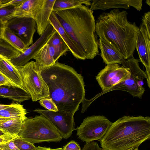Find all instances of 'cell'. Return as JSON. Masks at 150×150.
I'll use <instances>...</instances> for the list:
<instances>
[{
	"label": "cell",
	"mask_w": 150,
	"mask_h": 150,
	"mask_svg": "<svg viewBox=\"0 0 150 150\" xmlns=\"http://www.w3.org/2000/svg\"><path fill=\"white\" fill-rule=\"evenodd\" d=\"M40 69L48 88V98L52 100L58 110L74 114L85 99V85L82 75L72 67L57 61L53 65Z\"/></svg>",
	"instance_id": "1"
},
{
	"label": "cell",
	"mask_w": 150,
	"mask_h": 150,
	"mask_svg": "<svg viewBox=\"0 0 150 150\" xmlns=\"http://www.w3.org/2000/svg\"><path fill=\"white\" fill-rule=\"evenodd\" d=\"M53 11L85 60L93 59L98 54L93 11L85 5H81L71 9Z\"/></svg>",
	"instance_id": "2"
},
{
	"label": "cell",
	"mask_w": 150,
	"mask_h": 150,
	"mask_svg": "<svg viewBox=\"0 0 150 150\" xmlns=\"http://www.w3.org/2000/svg\"><path fill=\"white\" fill-rule=\"evenodd\" d=\"M128 13L118 8L100 15L96 23V34L114 46L125 59L133 55L139 28L127 20Z\"/></svg>",
	"instance_id": "3"
},
{
	"label": "cell",
	"mask_w": 150,
	"mask_h": 150,
	"mask_svg": "<svg viewBox=\"0 0 150 150\" xmlns=\"http://www.w3.org/2000/svg\"><path fill=\"white\" fill-rule=\"evenodd\" d=\"M150 138V117L124 116L112 123L100 141L103 150H138Z\"/></svg>",
	"instance_id": "4"
},
{
	"label": "cell",
	"mask_w": 150,
	"mask_h": 150,
	"mask_svg": "<svg viewBox=\"0 0 150 150\" xmlns=\"http://www.w3.org/2000/svg\"><path fill=\"white\" fill-rule=\"evenodd\" d=\"M139 62H140L139 59L134 58L133 55L126 59L122 66L129 69L131 74L129 78L108 89L102 91L90 99H85L82 102L83 108L86 110L93 102L100 96L113 91L127 92L133 97H137L141 99L145 91L143 86V80L145 78L147 79V77L146 72L140 67Z\"/></svg>",
	"instance_id": "5"
},
{
	"label": "cell",
	"mask_w": 150,
	"mask_h": 150,
	"mask_svg": "<svg viewBox=\"0 0 150 150\" xmlns=\"http://www.w3.org/2000/svg\"><path fill=\"white\" fill-rule=\"evenodd\" d=\"M18 136L34 144L43 142L60 141L62 138L54 125L47 118L40 115L26 117Z\"/></svg>",
	"instance_id": "6"
},
{
	"label": "cell",
	"mask_w": 150,
	"mask_h": 150,
	"mask_svg": "<svg viewBox=\"0 0 150 150\" xmlns=\"http://www.w3.org/2000/svg\"><path fill=\"white\" fill-rule=\"evenodd\" d=\"M16 67L21 75L23 88L30 95L33 101L49 97L48 87L41 74L39 66L35 62L31 61Z\"/></svg>",
	"instance_id": "7"
},
{
	"label": "cell",
	"mask_w": 150,
	"mask_h": 150,
	"mask_svg": "<svg viewBox=\"0 0 150 150\" xmlns=\"http://www.w3.org/2000/svg\"><path fill=\"white\" fill-rule=\"evenodd\" d=\"M112 123L103 115L88 116L76 129V135L82 141L86 143L100 141L105 135Z\"/></svg>",
	"instance_id": "8"
},
{
	"label": "cell",
	"mask_w": 150,
	"mask_h": 150,
	"mask_svg": "<svg viewBox=\"0 0 150 150\" xmlns=\"http://www.w3.org/2000/svg\"><path fill=\"white\" fill-rule=\"evenodd\" d=\"M33 111L39 113L48 120L59 133L62 139H67L75 130L74 114L58 110L53 112L37 108Z\"/></svg>",
	"instance_id": "9"
},
{
	"label": "cell",
	"mask_w": 150,
	"mask_h": 150,
	"mask_svg": "<svg viewBox=\"0 0 150 150\" xmlns=\"http://www.w3.org/2000/svg\"><path fill=\"white\" fill-rule=\"evenodd\" d=\"M129 69L118 64L106 65L96 76L102 91L112 87L130 76Z\"/></svg>",
	"instance_id": "10"
},
{
	"label": "cell",
	"mask_w": 150,
	"mask_h": 150,
	"mask_svg": "<svg viewBox=\"0 0 150 150\" xmlns=\"http://www.w3.org/2000/svg\"><path fill=\"white\" fill-rule=\"evenodd\" d=\"M6 27L18 36L27 47L33 44L36 29V22L33 18L15 17L6 22Z\"/></svg>",
	"instance_id": "11"
},
{
	"label": "cell",
	"mask_w": 150,
	"mask_h": 150,
	"mask_svg": "<svg viewBox=\"0 0 150 150\" xmlns=\"http://www.w3.org/2000/svg\"><path fill=\"white\" fill-rule=\"evenodd\" d=\"M56 31L50 24L43 33L33 44L17 57L9 59L10 62L17 67L25 65L30 60L33 59L40 49L47 42Z\"/></svg>",
	"instance_id": "12"
},
{
	"label": "cell",
	"mask_w": 150,
	"mask_h": 150,
	"mask_svg": "<svg viewBox=\"0 0 150 150\" xmlns=\"http://www.w3.org/2000/svg\"><path fill=\"white\" fill-rule=\"evenodd\" d=\"M150 36L145 27L141 24L139 28L136 40V48L141 62L145 67L147 85L150 87Z\"/></svg>",
	"instance_id": "13"
},
{
	"label": "cell",
	"mask_w": 150,
	"mask_h": 150,
	"mask_svg": "<svg viewBox=\"0 0 150 150\" xmlns=\"http://www.w3.org/2000/svg\"><path fill=\"white\" fill-rule=\"evenodd\" d=\"M92 1L90 8L92 11L105 10L113 8L128 9L130 6H132L140 11L142 6V0H93Z\"/></svg>",
	"instance_id": "14"
},
{
	"label": "cell",
	"mask_w": 150,
	"mask_h": 150,
	"mask_svg": "<svg viewBox=\"0 0 150 150\" xmlns=\"http://www.w3.org/2000/svg\"><path fill=\"white\" fill-rule=\"evenodd\" d=\"M43 1L25 0L8 16V21L16 17L30 18L35 20L42 7Z\"/></svg>",
	"instance_id": "15"
},
{
	"label": "cell",
	"mask_w": 150,
	"mask_h": 150,
	"mask_svg": "<svg viewBox=\"0 0 150 150\" xmlns=\"http://www.w3.org/2000/svg\"><path fill=\"white\" fill-rule=\"evenodd\" d=\"M98 44L101 51V56L105 64H118L122 65L125 63L126 59L111 44L101 38H99Z\"/></svg>",
	"instance_id": "16"
},
{
	"label": "cell",
	"mask_w": 150,
	"mask_h": 150,
	"mask_svg": "<svg viewBox=\"0 0 150 150\" xmlns=\"http://www.w3.org/2000/svg\"><path fill=\"white\" fill-rule=\"evenodd\" d=\"M49 21L50 23L66 43L73 56L78 59L85 60L80 51L60 24L53 11L50 15Z\"/></svg>",
	"instance_id": "17"
},
{
	"label": "cell",
	"mask_w": 150,
	"mask_h": 150,
	"mask_svg": "<svg viewBox=\"0 0 150 150\" xmlns=\"http://www.w3.org/2000/svg\"><path fill=\"white\" fill-rule=\"evenodd\" d=\"M55 1V0H44L42 7L35 19L37 32L40 36L50 24L49 18L53 11Z\"/></svg>",
	"instance_id": "18"
},
{
	"label": "cell",
	"mask_w": 150,
	"mask_h": 150,
	"mask_svg": "<svg viewBox=\"0 0 150 150\" xmlns=\"http://www.w3.org/2000/svg\"><path fill=\"white\" fill-rule=\"evenodd\" d=\"M58 59L54 48L47 42L40 49L33 58L36 63L42 68L53 65Z\"/></svg>",
	"instance_id": "19"
},
{
	"label": "cell",
	"mask_w": 150,
	"mask_h": 150,
	"mask_svg": "<svg viewBox=\"0 0 150 150\" xmlns=\"http://www.w3.org/2000/svg\"><path fill=\"white\" fill-rule=\"evenodd\" d=\"M0 71L10 80L24 90L21 75L16 67L10 62L9 59L1 55Z\"/></svg>",
	"instance_id": "20"
},
{
	"label": "cell",
	"mask_w": 150,
	"mask_h": 150,
	"mask_svg": "<svg viewBox=\"0 0 150 150\" xmlns=\"http://www.w3.org/2000/svg\"><path fill=\"white\" fill-rule=\"evenodd\" d=\"M0 97L8 98L19 103L31 98L30 95L25 90L3 86H0Z\"/></svg>",
	"instance_id": "21"
},
{
	"label": "cell",
	"mask_w": 150,
	"mask_h": 150,
	"mask_svg": "<svg viewBox=\"0 0 150 150\" xmlns=\"http://www.w3.org/2000/svg\"><path fill=\"white\" fill-rule=\"evenodd\" d=\"M26 117L24 115L0 122V129L6 133L18 135L23 121Z\"/></svg>",
	"instance_id": "22"
},
{
	"label": "cell",
	"mask_w": 150,
	"mask_h": 150,
	"mask_svg": "<svg viewBox=\"0 0 150 150\" xmlns=\"http://www.w3.org/2000/svg\"><path fill=\"white\" fill-rule=\"evenodd\" d=\"M91 0H55L53 11H60L73 8L80 5L88 7L91 4Z\"/></svg>",
	"instance_id": "23"
},
{
	"label": "cell",
	"mask_w": 150,
	"mask_h": 150,
	"mask_svg": "<svg viewBox=\"0 0 150 150\" xmlns=\"http://www.w3.org/2000/svg\"><path fill=\"white\" fill-rule=\"evenodd\" d=\"M47 42L54 47L59 58L69 51L67 46L56 31L49 39Z\"/></svg>",
	"instance_id": "24"
},
{
	"label": "cell",
	"mask_w": 150,
	"mask_h": 150,
	"mask_svg": "<svg viewBox=\"0 0 150 150\" xmlns=\"http://www.w3.org/2000/svg\"><path fill=\"white\" fill-rule=\"evenodd\" d=\"M27 113L23 105L13 103L11 106L0 110V117L14 119L25 115Z\"/></svg>",
	"instance_id": "25"
},
{
	"label": "cell",
	"mask_w": 150,
	"mask_h": 150,
	"mask_svg": "<svg viewBox=\"0 0 150 150\" xmlns=\"http://www.w3.org/2000/svg\"><path fill=\"white\" fill-rule=\"evenodd\" d=\"M21 53L4 38H0V55L10 59L17 57Z\"/></svg>",
	"instance_id": "26"
},
{
	"label": "cell",
	"mask_w": 150,
	"mask_h": 150,
	"mask_svg": "<svg viewBox=\"0 0 150 150\" xmlns=\"http://www.w3.org/2000/svg\"><path fill=\"white\" fill-rule=\"evenodd\" d=\"M3 37L21 53L27 48L18 36L6 27L3 32Z\"/></svg>",
	"instance_id": "27"
},
{
	"label": "cell",
	"mask_w": 150,
	"mask_h": 150,
	"mask_svg": "<svg viewBox=\"0 0 150 150\" xmlns=\"http://www.w3.org/2000/svg\"><path fill=\"white\" fill-rule=\"evenodd\" d=\"M14 142L20 150H35L37 147L34 144L28 142L20 137L14 139Z\"/></svg>",
	"instance_id": "28"
},
{
	"label": "cell",
	"mask_w": 150,
	"mask_h": 150,
	"mask_svg": "<svg viewBox=\"0 0 150 150\" xmlns=\"http://www.w3.org/2000/svg\"><path fill=\"white\" fill-rule=\"evenodd\" d=\"M39 103L47 110L53 112H57L58 110L56 105L51 98H47L42 99L39 100Z\"/></svg>",
	"instance_id": "29"
},
{
	"label": "cell",
	"mask_w": 150,
	"mask_h": 150,
	"mask_svg": "<svg viewBox=\"0 0 150 150\" xmlns=\"http://www.w3.org/2000/svg\"><path fill=\"white\" fill-rule=\"evenodd\" d=\"M16 7L11 6L0 8V21L6 22L8 16L13 12Z\"/></svg>",
	"instance_id": "30"
},
{
	"label": "cell",
	"mask_w": 150,
	"mask_h": 150,
	"mask_svg": "<svg viewBox=\"0 0 150 150\" xmlns=\"http://www.w3.org/2000/svg\"><path fill=\"white\" fill-rule=\"evenodd\" d=\"M0 86H5L9 87H12L13 88H18L23 90L20 87L18 86L8 79L0 71Z\"/></svg>",
	"instance_id": "31"
},
{
	"label": "cell",
	"mask_w": 150,
	"mask_h": 150,
	"mask_svg": "<svg viewBox=\"0 0 150 150\" xmlns=\"http://www.w3.org/2000/svg\"><path fill=\"white\" fill-rule=\"evenodd\" d=\"M145 28L149 36H150V12L145 13L142 18V24Z\"/></svg>",
	"instance_id": "32"
},
{
	"label": "cell",
	"mask_w": 150,
	"mask_h": 150,
	"mask_svg": "<svg viewBox=\"0 0 150 150\" xmlns=\"http://www.w3.org/2000/svg\"><path fill=\"white\" fill-rule=\"evenodd\" d=\"M64 150H81L79 144L74 140H71L62 147Z\"/></svg>",
	"instance_id": "33"
},
{
	"label": "cell",
	"mask_w": 150,
	"mask_h": 150,
	"mask_svg": "<svg viewBox=\"0 0 150 150\" xmlns=\"http://www.w3.org/2000/svg\"><path fill=\"white\" fill-rule=\"evenodd\" d=\"M19 137L18 135H8L0 136V144H4L16 138Z\"/></svg>",
	"instance_id": "34"
},
{
	"label": "cell",
	"mask_w": 150,
	"mask_h": 150,
	"mask_svg": "<svg viewBox=\"0 0 150 150\" xmlns=\"http://www.w3.org/2000/svg\"><path fill=\"white\" fill-rule=\"evenodd\" d=\"M14 139L4 144V145L8 150H20L15 144L14 142Z\"/></svg>",
	"instance_id": "35"
},
{
	"label": "cell",
	"mask_w": 150,
	"mask_h": 150,
	"mask_svg": "<svg viewBox=\"0 0 150 150\" xmlns=\"http://www.w3.org/2000/svg\"><path fill=\"white\" fill-rule=\"evenodd\" d=\"M6 22L0 21V38H3V33L6 28Z\"/></svg>",
	"instance_id": "36"
},
{
	"label": "cell",
	"mask_w": 150,
	"mask_h": 150,
	"mask_svg": "<svg viewBox=\"0 0 150 150\" xmlns=\"http://www.w3.org/2000/svg\"><path fill=\"white\" fill-rule=\"evenodd\" d=\"M35 150H64L63 148L52 149L50 147L38 146Z\"/></svg>",
	"instance_id": "37"
},
{
	"label": "cell",
	"mask_w": 150,
	"mask_h": 150,
	"mask_svg": "<svg viewBox=\"0 0 150 150\" xmlns=\"http://www.w3.org/2000/svg\"><path fill=\"white\" fill-rule=\"evenodd\" d=\"M13 103H12L11 104L8 105L2 104H0V110L10 107L13 105Z\"/></svg>",
	"instance_id": "38"
},
{
	"label": "cell",
	"mask_w": 150,
	"mask_h": 150,
	"mask_svg": "<svg viewBox=\"0 0 150 150\" xmlns=\"http://www.w3.org/2000/svg\"><path fill=\"white\" fill-rule=\"evenodd\" d=\"M11 119V118H3V117H0V123L2 122H4L7 120H10Z\"/></svg>",
	"instance_id": "39"
},
{
	"label": "cell",
	"mask_w": 150,
	"mask_h": 150,
	"mask_svg": "<svg viewBox=\"0 0 150 150\" xmlns=\"http://www.w3.org/2000/svg\"><path fill=\"white\" fill-rule=\"evenodd\" d=\"M0 150H8L4 145V144H0Z\"/></svg>",
	"instance_id": "40"
},
{
	"label": "cell",
	"mask_w": 150,
	"mask_h": 150,
	"mask_svg": "<svg viewBox=\"0 0 150 150\" xmlns=\"http://www.w3.org/2000/svg\"><path fill=\"white\" fill-rule=\"evenodd\" d=\"M10 134L5 133L3 131L0 129V136L4 135H7Z\"/></svg>",
	"instance_id": "41"
},
{
	"label": "cell",
	"mask_w": 150,
	"mask_h": 150,
	"mask_svg": "<svg viewBox=\"0 0 150 150\" xmlns=\"http://www.w3.org/2000/svg\"><path fill=\"white\" fill-rule=\"evenodd\" d=\"M146 3L149 6H150V0H147L146 1Z\"/></svg>",
	"instance_id": "42"
},
{
	"label": "cell",
	"mask_w": 150,
	"mask_h": 150,
	"mask_svg": "<svg viewBox=\"0 0 150 150\" xmlns=\"http://www.w3.org/2000/svg\"><path fill=\"white\" fill-rule=\"evenodd\" d=\"M1 55H0V59H1Z\"/></svg>",
	"instance_id": "43"
},
{
	"label": "cell",
	"mask_w": 150,
	"mask_h": 150,
	"mask_svg": "<svg viewBox=\"0 0 150 150\" xmlns=\"http://www.w3.org/2000/svg\"></svg>",
	"instance_id": "44"
},
{
	"label": "cell",
	"mask_w": 150,
	"mask_h": 150,
	"mask_svg": "<svg viewBox=\"0 0 150 150\" xmlns=\"http://www.w3.org/2000/svg\"></svg>",
	"instance_id": "45"
}]
</instances>
